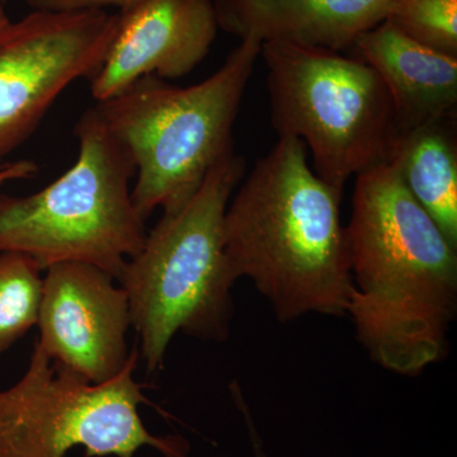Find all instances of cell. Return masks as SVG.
<instances>
[{"mask_svg":"<svg viewBox=\"0 0 457 457\" xmlns=\"http://www.w3.org/2000/svg\"><path fill=\"white\" fill-rule=\"evenodd\" d=\"M270 121L278 137L311 150L315 173L343 189L351 176L386 162L395 139L392 98L362 60L285 42L262 44Z\"/></svg>","mask_w":457,"mask_h":457,"instance_id":"6","label":"cell"},{"mask_svg":"<svg viewBox=\"0 0 457 457\" xmlns=\"http://www.w3.org/2000/svg\"><path fill=\"white\" fill-rule=\"evenodd\" d=\"M342 192L312 170L302 140L278 137L228 204L234 278L251 279L284 323L347 315L353 282Z\"/></svg>","mask_w":457,"mask_h":457,"instance_id":"2","label":"cell"},{"mask_svg":"<svg viewBox=\"0 0 457 457\" xmlns=\"http://www.w3.org/2000/svg\"><path fill=\"white\" fill-rule=\"evenodd\" d=\"M212 0H140L121 9L104 64L90 79L95 101L120 95L145 77L191 73L218 35Z\"/></svg>","mask_w":457,"mask_h":457,"instance_id":"10","label":"cell"},{"mask_svg":"<svg viewBox=\"0 0 457 457\" xmlns=\"http://www.w3.org/2000/svg\"><path fill=\"white\" fill-rule=\"evenodd\" d=\"M245 168L242 156H225L187 203L163 213L123 270L119 284L150 374L163 369L177 333L213 342L230 335L237 278L225 251L224 221Z\"/></svg>","mask_w":457,"mask_h":457,"instance_id":"3","label":"cell"},{"mask_svg":"<svg viewBox=\"0 0 457 457\" xmlns=\"http://www.w3.org/2000/svg\"><path fill=\"white\" fill-rule=\"evenodd\" d=\"M42 270L29 255L0 253V354L37 326Z\"/></svg>","mask_w":457,"mask_h":457,"instance_id":"14","label":"cell"},{"mask_svg":"<svg viewBox=\"0 0 457 457\" xmlns=\"http://www.w3.org/2000/svg\"><path fill=\"white\" fill-rule=\"evenodd\" d=\"M12 25H13V22H12L11 18L8 17L7 12H5L3 4H0V41L7 35Z\"/></svg>","mask_w":457,"mask_h":457,"instance_id":"19","label":"cell"},{"mask_svg":"<svg viewBox=\"0 0 457 457\" xmlns=\"http://www.w3.org/2000/svg\"><path fill=\"white\" fill-rule=\"evenodd\" d=\"M351 50L386 87L396 135L456 112L457 56L413 40L387 20L363 32Z\"/></svg>","mask_w":457,"mask_h":457,"instance_id":"12","label":"cell"},{"mask_svg":"<svg viewBox=\"0 0 457 457\" xmlns=\"http://www.w3.org/2000/svg\"><path fill=\"white\" fill-rule=\"evenodd\" d=\"M236 403L237 411L243 416L246 432H248L249 442H251L252 451H253L254 457H269L267 456L266 450H264L263 441H262L260 432H258L257 426H255L253 416H252L251 408L248 407V403L243 394H239L233 399Z\"/></svg>","mask_w":457,"mask_h":457,"instance_id":"17","label":"cell"},{"mask_svg":"<svg viewBox=\"0 0 457 457\" xmlns=\"http://www.w3.org/2000/svg\"><path fill=\"white\" fill-rule=\"evenodd\" d=\"M261 50L262 42L245 38L204 82L182 88L141 78L96 104L134 162L132 201L145 220L156 209L179 210L233 153L234 123Z\"/></svg>","mask_w":457,"mask_h":457,"instance_id":"4","label":"cell"},{"mask_svg":"<svg viewBox=\"0 0 457 457\" xmlns=\"http://www.w3.org/2000/svg\"><path fill=\"white\" fill-rule=\"evenodd\" d=\"M139 348L128 366L104 384H92L51 359L37 342L17 384L0 390V457H134L149 446L163 457H189L182 436L147 431L139 405L149 403L134 378Z\"/></svg>","mask_w":457,"mask_h":457,"instance_id":"7","label":"cell"},{"mask_svg":"<svg viewBox=\"0 0 457 457\" xmlns=\"http://www.w3.org/2000/svg\"><path fill=\"white\" fill-rule=\"evenodd\" d=\"M7 2V0H0V4H3V3Z\"/></svg>","mask_w":457,"mask_h":457,"instance_id":"20","label":"cell"},{"mask_svg":"<svg viewBox=\"0 0 457 457\" xmlns=\"http://www.w3.org/2000/svg\"><path fill=\"white\" fill-rule=\"evenodd\" d=\"M33 11L73 12L106 7H130L140 0H26Z\"/></svg>","mask_w":457,"mask_h":457,"instance_id":"16","label":"cell"},{"mask_svg":"<svg viewBox=\"0 0 457 457\" xmlns=\"http://www.w3.org/2000/svg\"><path fill=\"white\" fill-rule=\"evenodd\" d=\"M456 112L400 132L386 163L457 249Z\"/></svg>","mask_w":457,"mask_h":457,"instance_id":"13","label":"cell"},{"mask_svg":"<svg viewBox=\"0 0 457 457\" xmlns=\"http://www.w3.org/2000/svg\"><path fill=\"white\" fill-rule=\"evenodd\" d=\"M79 154L73 167L29 196L0 195V253L16 252L42 270L84 262L117 282L145 243V219L132 201L137 168L97 107L74 129Z\"/></svg>","mask_w":457,"mask_h":457,"instance_id":"5","label":"cell"},{"mask_svg":"<svg viewBox=\"0 0 457 457\" xmlns=\"http://www.w3.org/2000/svg\"><path fill=\"white\" fill-rule=\"evenodd\" d=\"M386 20L413 40L457 56V0H395Z\"/></svg>","mask_w":457,"mask_h":457,"instance_id":"15","label":"cell"},{"mask_svg":"<svg viewBox=\"0 0 457 457\" xmlns=\"http://www.w3.org/2000/svg\"><path fill=\"white\" fill-rule=\"evenodd\" d=\"M45 270L38 345L89 383L112 380L131 356L128 294L106 270L84 262H60Z\"/></svg>","mask_w":457,"mask_h":457,"instance_id":"9","label":"cell"},{"mask_svg":"<svg viewBox=\"0 0 457 457\" xmlns=\"http://www.w3.org/2000/svg\"><path fill=\"white\" fill-rule=\"evenodd\" d=\"M345 233L347 314L370 357L407 376L440 362L457 314V249L386 162L357 174Z\"/></svg>","mask_w":457,"mask_h":457,"instance_id":"1","label":"cell"},{"mask_svg":"<svg viewBox=\"0 0 457 457\" xmlns=\"http://www.w3.org/2000/svg\"><path fill=\"white\" fill-rule=\"evenodd\" d=\"M219 29L240 40L341 53L389 16L395 0H212Z\"/></svg>","mask_w":457,"mask_h":457,"instance_id":"11","label":"cell"},{"mask_svg":"<svg viewBox=\"0 0 457 457\" xmlns=\"http://www.w3.org/2000/svg\"><path fill=\"white\" fill-rule=\"evenodd\" d=\"M104 9L33 11L0 41V163L29 140L59 96L92 79L116 35Z\"/></svg>","mask_w":457,"mask_h":457,"instance_id":"8","label":"cell"},{"mask_svg":"<svg viewBox=\"0 0 457 457\" xmlns=\"http://www.w3.org/2000/svg\"><path fill=\"white\" fill-rule=\"evenodd\" d=\"M38 171L37 164L29 159L0 163V187L13 180L29 179Z\"/></svg>","mask_w":457,"mask_h":457,"instance_id":"18","label":"cell"}]
</instances>
